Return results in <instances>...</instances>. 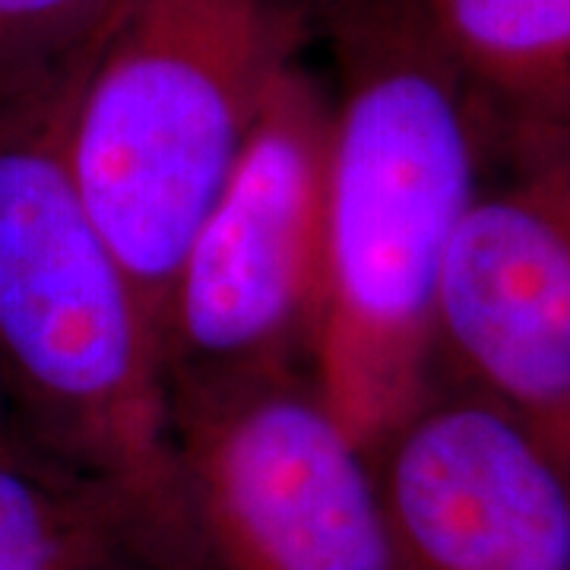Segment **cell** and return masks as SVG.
I'll return each instance as SVG.
<instances>
[{
	"label": "cell",
	"instance_id": "obj_10",
	"mask_svg": "<svg viewBox=\"0 0 570 570\" xmlns=\"http://www.w3.org/2000/svg\"><path fill=\"white\" fill-rule=\"evenodd\" d=\"M118 0H0V77L61 58L86 41Z\"/></svg>",
	"mask_w": 570,
	"mask_h": 570
},
{
	"label": "cell",
	"instance_id": "obj_9",
	"mask_svg": "<svg viewBox=\"0 0 570 570\" xmlns=\"http://www.w3.org/2000/svg\"><path fill=\"white\" fill-rule=\"evenodd\" d=\"M149 570L108 491L26 441L0 448V570Z\"/></svg>",
	"mask_w": 570,
	"mask_h": 570
},
{
	"label": "cell",
	"instance_id": "obj_8",
	"mask_svg": "<svg viewBox=\"0 0 570 570\" xmlns=\"http://www.w3.org/2000/svg\"><path fill=\"white\" fill-rule=\"evenodd\" d=\"M494 127L570 124V0H415Z\"/></svg>",
	"mask_w": 570,
	"mask_h": 570
},
{
	"label": "cell",
	"instance_id": "obj_7",
	"mask_svg": "<svg viewBox=\"0 0 570 570\" xmlns=\"http://www.w3.org/2000/svg\"><path fill=\"white\" fill-rule=\"evenodd\" d=\"M374 466L403 570H570V475L466 390L438 384Z\"/></svg>",
	"mask_w": 570,
	"mask_h": 570
},
{
	"label": "cell",
	"instance_id": "obj_6",
	"mask_svg": "<svg viewBox=\"0 0 570 570\" xmlns=\"http://www.w3.org/2000/svg\"><path fill=\"white\" fill-rule=\"evenodd\" d=\"M200 570H403L374 456L311 381L175 409Z\"/></svg>",
	"mask_w": 570,
	"mask_h": 570
},
{
	"label": "cell",
	"instance_id": "obj_11",
	"mask_svg": "<svg viewBox=\"0 0 570 570\" xmlns=\"http://www.w3.org/2000/svg\"><path fill=\"white\" fill-rule=\"evenodd\" d=\"M20 441L17 425H13V409H10V396H7V381H3V365H0V448Z\"/></svg>",
	"mask_w": 570,
	"mask_h": 570
},
{
	"label": "cell",
	"instance_id": "obj_1",
	"mask_svg": "<svg viewBox=\"0 0 570 570\" xmlns=\"http://www.w3.org/2000/svg\"><path fill=\"white\" fill-rule=\"evenodd\" d=\"M321 41L336 82L311 384L374 456L438 390L441 266L494 124L415 0H324Z\"/></svg>",
	"mask_w": 570,
	"mask_h": 570
},
{
	"label": "cell",
	"instance_id": "obj_2",
	"mask_svg": "<svg viewBox=\"0 0 570 570\" xmlns=\"http://www.w3.org/2000/svg\"><path fill=\"white\" fill-rule=\"evenodd\" d=\"M99 29L0 77V365L22 441L121 504L149 570H200L159 330L63 156Z\"/></svg>",
	"mask_w": 570,
	"mask_h": 570
},
{
	"label": "cell",
	"instance_id": "obj_5",
	"mask_svg": "<svg viewBox=\"0 0 570 570\" xmlns=\"http://www.w3.org/2000/svg\"><path fill=\"white\" fill-rule=\"evenodd\" d=\"M438 384L498 406L570 475V124L494 127L434 302Z\"/></svg>",
	"mask_w": 570,
	"mask_h": 570
},
{
	"label": "cell",
	"instance_id": "obj_4",
	"mask_svg": "<svg viewBox=\"0 0 570 570\" xmlns=\"http://www.w3.org/2000/svg\"><path fill=\"white\" fill-rule=\"evenodd\" d=\"M330 118V86L305 61L288 67L190 232L159 307L171 409L311 381L324 314Z\"/></svg>",
	"mask_w": 570,
	"mask_h": 570
},
{
	"label": "cell",
	"instance_id": "obj_3",
	"mask_svg": "<svg viewBox=\"0 0 570 570\" xmlns=\"http://www.w3.org/2000/svg\"><path fill=\"white\" fill-rule=\"evenodd\" d=\"M321 26L324 0H118L102 22L63 156L156 330L190 232Z\"/></svg>",
	"mask_w": 570,
	"mask_h": 570
}]
</instances>
